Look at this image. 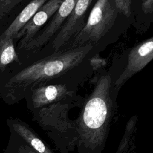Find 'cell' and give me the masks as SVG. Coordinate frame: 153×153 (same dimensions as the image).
I'll list each match as a JSON object with an SVG mask.
<instances>
[{
	"instance_id": "6da1fadb",
	"label": "cell",
	"mask_w": 153,
	"mask_h": 153,
	"mask_svg": "<svg viewBox=\"0 0 153 153\" xmlns=\"http://www.w3.org/2000/svg\"><path fill=\"white\" fill-rule=\"evenodd\" d=\"M97 54L94 47L85 45L32 59L9 79L7 87L15 100L39 85L73 83L82 87L93 75L91 59Z\"/></svg>"
},
{
	"instance_id": "7a4b0ae2",
	"label": "cell",
	"mask_w": 153,
	"mask_h": 153,
	"mask_svg": "<svg viewBox=\"0 0 153 153\" xmlns=\"http://www.w3.org/2000/svg\"><path fill=\"white\" fill-rule=\"evenodd\" d=\"M93 90L84 98L74 120L78 153H102L113 121L118 117V93L112 85V76L105 67L93 72L89 81Z\"/></svg>"
},
{
	"instance_id": "3957f363",
	"label": "cell",
	"mask_w": 153,
	"mask_h": 153,
	"mask_svg": "<svg viewBox=\"0 0 153 153\" xmlns=\"http://www.w3.org/2000/svg\"><path fill=\"white\" fill-rule=\"evenodd\" d=\"M132 23L133 20L120 12L114 0H98L91 7L85 25L66 50L90 45L100 54L126 34Z\"/></svg>"
},
{
	"instance_id": "277c9868",
	"label": "cell",
	"mask_w": 153,
	"mask_h": 153,
	"mask_svg": "<svg viewBox=\"0 0 153 153\" xmlns=\"http://www.w3.org/2000/svg\"><path fill=\"white\" fill-rule=\"evenodd\" d=\"M81 104L58 103L32 111L33 120L46 132L61 153H67L75 147V121L68 115L71 108L80 107Z\"/></svg>"
},
{
	"instance_id": "5b68a950",
	"label": "cell",
	"mask_w": 153,
	"mask_h": 153,
	"mask_svg": "<svg viewBox=\"0 0 153 153\" xmlns=\"http://www.w3.org/2000/svg\"><path fill=\"white\" fill-rule=\"evenodd\" d=\"M93 2V0H78L51 42L31 59L66 50L85 25Z\"/></svg>"
},
{
	"instance_id": "8992f818",
	"label": "cell",
	"mask_w": 153,
	"mask_h": 153,
	"mask_svg": "<svg viewBox=\"0 0 153 153\" xmlns=\"http://www.w3.org/2000/svg\"><path fill=\"white\" fill-rule=\"evenodd\" d=\"M81 86L77 84L62 83L42 85L32 88L25 96L32 111L58 103H80L84 98L78 94Z\"/></svg>"
},
{
	"instance_id": "52a82bcc",
	"label": "cell",
	"mask_w": 153,
	"mask_h": 153,
	"mask_svg": "<svg viewBox=\"0 0 153 153\" xmlns=\"http://www.w3.org/2000/svg\"><path fill=\"white\" fill-rule=\"evenodd\" d=\"M126 54L123 70L115 79H112L114 90L119 93L123 85L136 73L143 69L153 59V37L139 42Z\"/></svg>"
},
{
	"instance_id": "ba28073f",
	"label": "cell",
	"mask_w": 153,
	"mask_h": 153,
	"mask_svg": "<svg viewBox=\"0 0 153 153\" xmlns=\"http://www.w3.org/2000/svg\"><path fill=\"white\" fill-rule=\"evenodd\" d=\"M76 0H66L48 21L42 27L33 39L22 49L27 51L32 58L49 44L59 30L66 17L75 7Z\"/></svg>"
},
{
	"instance_id": "9c48e42d",
	"label": "cell",
	"mask_w": 153,
	"mask_h": 153,
	"mask_svg": "<svg viewBox=\"0 0 153 153\" xmlns=\"http://www.w3.org/2000/svg\"><path fill=\"white\" fill-rule=\"evenodd\" d=\"M62 2V0H47L38 9L16 37L20 40V49H22L33 39L42 27L57 11Z\"/></svg>"
},
{
	"instance_id": "30bf717a",
	"label": "cell",
	"mask_w": 153,
	"mask_h": 153,
	"mask_svg": "<svg viewBox=\"0 0 153 153\" xmlns=\"http://www.w3.org/2000/svg\"><path fill=\"white\" fill-rule=\"evenodd\" d=\"M131 10L133 16L132 25L136 32L145 33L153 19V0H131Z\"/></svg>"
},
{
	"instance_id": "8fae6325",
	"label": "cell",
	"mask_w": 153,
	"mask_h": 153,
	"mask_svg": "<svg viewBox=\"0 0 153 153\" xmlns=\"http://www.w3.org/2000/svg\"><path fill=\"white\" fill-rule=\"evenodd\" d=\"M11 126L14 131L32 148L36 153H54L44 140L31 128L28 124L19 120H11Z\"/></svg>"
},
{
	"instance_id": "7c38bea8",
	"label": "cell",
	"mask_w": 153,
	"mask_h": 153,
	"mask_svg": "<svg viewBox=\"0 0 153 153\" xmlns=\"http://www.w3.org/2000/svg\"><path fill=\"white\" fill-rule=\"evenodd\" d=\"M47 1V0H33L30 1L22 10L2 34L14 39L20 30L30 20L38 9Z\"/></svg>"
},
{
	"instance_id": "4fadbf2b",
	"label": "cell",
	"mask_w": 153,
	"mask_h": 153,
	"mask_svg": "<svg viewBox=\"0 0 153 153\" xmlns=\"http://www.w3.org/2000/svg\"><path fill=\"white\" fill-rule=\"evenodd\" d=\"M14 39L5 36H0V69L14 62H19L16 53Z\"/></svg>"
},
{
	"instance_id": "5bb4252c",
	"label": "cell",
	"mask_w": 153,
	"mask_h": 153,
	"mask_svg": "<svg viewBox=\"0 0 153 153\" xmlns=\"http://www.w3.org/2000/svg\"><path fill=\"white\" fill-rule=\"evenodd\" d=\"M115 4L118 10L121 12L125 17L129 19L133 20L131 5V0H114Z\"/></svg>"
},
{
	"instance_id": "9a60e30c",
	"label": "cell",
	"mask_w": 153,
	"mask_h": 153,
	"mask_svg": "<svg viewBox=\"0 0 153 153\" xmlns=\"http://www.w3.org/2000/svg\"><path fill=\"white\" fill-rule=\"evenodd\" d=\"M21 1V0L0 1V20Z\"/></svg>"
},
{
	"instance_id": "2e32d148",
	"label": "cell",
	"mask_w": 153,
	"mask_h": 153,
	"mask_svg": "<svg viewBox=\"0 0 153 153\" xmlns=\"http://www.w3.org/2000/svg\"><path fill=\"white\" fill-rule=\"evenodd\" d=\"M19 153H36L35 152V151L29 146L27 145H23L20 148Z\"/></svg>"
}]
</instances>
